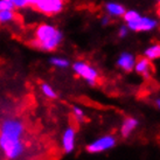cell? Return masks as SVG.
Segmentation results:
<instances>
[{"label": "cell", "instance_id": "7c38bea8", "mask_svg": "<svg viewBox=\"0 0 160 160\" xmlns=\"http://www.w3.org/2000/svg\"><path fill=\"white\" fill-rule=\"evenodd\" d=\"M49 63L58 69H67L70 67V61L62 56H52L49 58Z\"/></svg>", "mask_w": 160, "mask_h": 160}, {"label": "cell", "instance_id": "2e32d148", "mask_svg": "<svg viewBox=\"0 0 160 160\" xmlns=\"http://www.w3.org/2000/svg\"><path fill=\"white\" fill-rule=\"evenodd\" d=\"M72 115H74V118H75L77 122H83L85 119V113L84 110L82 108L77 107V105H74L72 107Z\"/></svg>", "mask_w": 160, "mask_h": 160}, {"label": "cell", "instance_id": "e0dca14e", "mask_svg": "<svg viewBox=\"0 0 160 160\" xmlns=\"http://www.w3.org/2000/svg\"><path fill=\"white\" fill-rule=\"evenodd\" d=\"M140 14L138 13L137 11H134V9H126L125 11V13L123 14V18H124L125 22H131V21H133L134 19H137Z\"/></svg>", "mask_w": 160, "mask_h": 160}, {"label": "cell", "instance_id": "8fae6325", "mask_svg": "<svg viewBox=\"0 0 160 160\" xmlns=\"http://www.w3.org/2000/svg\"><path fill=\"white\" fill-rule=\"evenodd\" d=\"M138 126V120L134 119V118H126L124 120V123L122 124V128H120V134L123 137H129L130 134L133 132L136 128Z\"/></svg>", "mask_w": 160, "mask_h": 160}, {"label": "cell", "instance_id": "ffe728a7", "mask_svg": "<svg viewBox=\"0 0 160 160\" xmlns=\"http://www.w3.org/2000/svg\"><path fill=\"white\" fill-rule=\"evenodd\" d=\"M129 28H128V26H123V27H120L119 28V31H118V36L119 38H126V35L129 34Z\"/></svg>", "mask_w": 160, "mask_h": 160}, {"label": "cell", "instance_id": "30bf717a", "mask_svg": "<svg viewBox=\"0 0 160 160\" xmlns=\"http://www.w3.org/2000/svg\"><path fill=\"white\" fill-rule=\"evenodd\" d=\"M105 11L109 17H115V18H119V17H123V14L125 13V7L123 5L118 4V2H113V1H110L105 5Z\"/></svg>", "mask_w": 160, "mask_h": 160}, {"label": "cell", "instance_id": "3957f363", "mask_svg": "<svg viewBox=\"0 0 160 160\" xmlns=\"http://www.w3.org/2000/svg\"><path fill=\"white\" fill-rule=\"evenodd\" d=\"M71 67H72V70H74L76 75L81 77L82 80H84L90 85H95L97 83L98 78H99L98 70L88 62H85V61H76V62L72 63Z\"/></svg>", "mask_w": 160, "mask_h": 160}, {"label": "cell", "instance_id": "cb8c5ba5", "mask_svg": "<svg viewBox=\"0 0 160 160\" xmlns=\"http://www.w3.org/2000/svg\"><path fill=\"white\" fill-rule=\"evenodd\" d=\"M158 17L160 18V6H159V8H158Z\"/></svg>", "mask_w": 160, "mask_h": 160}, {"label": "cell", "instance_id": "603a6c76", "mask_svg": "<svg viewBox=\"0 0 160 160\" xmlns=\"http://www.w3.org/2000/svg\"><path fill=\"white\" fill-rule=\"evenodd\" d=\"M156 105L160 109V98H158V99H156Z\"/></svg>", "mask_w": 160, "mask_h": 160}, {"label": "cell", "instance_id": "5b68a950", "mask_svg": "<svg viewBox=\"0 0 160 160\" xmlns=\"http://www.w3.org/2000/svg\"><path fill=\"white\" fill-rule=\"evenodd\" d=\"M126 26L130 31L133 32H151L158 26V22L153 18L139 15L137 19H134L133 21L126 23Z\"/></svg>", "mask_w": 160, "mask_h": 160}, {"label": "cell", "instance_id": "5bb4252c", "mask_svg": "<svg viewBox=\"0 0 160 160\" xmlns=\"http://www.w3.org/2000/svg\"><path fill=\"white\" fill-rule=\"evenodd\" d=\"M40 91H41V93H42L46 98H48V99H56V98H58V92H56V90L54 89L49 83H46V82L41 83Z\"/></svg>", "mask_w": 160, "mask_h": 160}, {"label": "cell", "instance_id": "9a60e30c", "mask_svg": "<svg viewBox=\"0 0 160 160\" xmlns=\"http://www.w3.org/2000/svg\"><path fill=\"white\" fill-rule=\"evenodd\" d=\"M15 20L14 9H4L0 11V25H7Z\"/></svg>", "mask_w": 160, "mask_h": 160}, {"label": "cell", "instance_id": "ba28073f", "mask_svg": "<svg viewBox=\"0 0 160 160\" xmlns=\"http://www.w3.org/2000/svg\"><path fill=\"white\" fill-rule=\"evenodd\" d=\"M136 63V58L131 53H122L117 60V66L124 71H132Z\"/></svg>", "mask_w": 160, "mask_h": 160}, {"label": "cell", "instance_id": "7402d4cb", "mask_svg": "<svg viewBox=\"0 0 160 160\" xmlns=\"http://www.w3.org/2000/svg\"><path fill=\"white\" fill-rule=\"evenodd\" d=\"M40 0H28V6H32V7H35L36 4L39 2Z\"/></svg>", "mask_w": 160, "mask_h": 160}, {"label": "cell", "instance_id": "9c48e42d", "mask_svg": "<svg viewBox=\"0 0 160 160\" xmlns=\"http://www.w3.org/2000/svg\"><path fill=\"white\" fill-rule=\"evenodd\" d=\"M133 69L144 77H148L152 70V63L148 58L142 56V58H139L138 60H136Z\"/></svg>", "mask_w": 160, "mask_h": 160}, {"label": "cell", "instance_id": "52a82bcc", "mask_svg": "<svg viewBox=\"0 0 160 160\" xmlns=\"http://www.w3.org/2000/svg\"><path fill=\"white\" fill-rule=\"evenodd\" d=\"M61 146L64 153H71L75 150L76 146V130L72 126H68L63 131L62 138H61Z\"/></svg>", "mask_w": 160, "mask_h": 160}, {"label": "cell", "instance_id": "d6986e66", "mask_svg": "<svg viewBox=\"0 0 160 160\" xmlns=\"http://www.w3.org/2000/svg\"><path fill=\"white\" fill-rule=\"evenodd\" d=\"M4 9H14L13 4L9 0H0V11Z\"/></svg>", "mask_w": 160, "mask_h": 160}, {"label": "cell", "instance_id": "277c9868", "mask_svg": "<svg viewBox=\"0 0 160 160\" xmlns=\"http://www.w3.org/2000/svg\"><path fill=\"white\" fill-rule=\"evenodd\" d=\"M64 7V0H40L34 8L45 15H56Z\"/></svg>", "mask_w": 160, "mask_h": 160}, {"label": "cell", "instance_id": "6da1fadb", "mask_svg": "<svg viewBox=\"0 0 160 160\" xmlns=\"http://www.w3.org/2000/svg\"><path fill=\"white\" fill-rule=\"evenodd\" d=\"M26 126L20 118L7 117L0 123V151L6 159L18 160L25 153Z\"/></svg>", "mask_w": 160, "mask_h": 160}, {"label": "cell", "instance_id": "44dd1931", "mask_svg": "<svg viewBox=\"0 0 160 160\" xmlns=\"http://www.w3.org/2000/svg\"><path fill=\"white\" fill-rule=\"evenodd\" d=\"M109 23H110V18H109V17H104V18L102 19V25L103 26H107Z\"/></svg>", "mask_w": 160, "mask_h": 160}, {"label": "cell", "instance_id": "4fadbf2b", "mask_svg": "<svg viewBox=\"0 0 160 160\" xmlns=\"http://www.w3.org/2000/svg\"><path fill=\"white\" fill-rule=\"evenodd\" d=\"M144 56L148 58L150 61L160 58V43H154V45H151L150 47H147L145 53H144Z\"/></svg>", "mask_w": 160, "mask_h": 160}, {"label": "cell", "instance_id": "ac0fdd59", "mask_svg": "<svg viewBox=\"0 0 160 160\" xmlns=\"http://www.w3.org/2000/svg\"><path fill=\"white\" fill-rule=\"evenodd\" d=\"M14 6V9H23L28 7V0H9Z\"/></svg>", "mask_w": 160, "mask_h": 160}, {"label": "cell", "instance_id": "7a4b0ae2", "mask_svg": "<svg viewBox=\"0 0 160 160\" xmlns=\"http://www.w3.org/2000/svg\"><path fill=\"white\" fill-rule=\"evenodd\" d=\"M63 33L52 23H41L35 28L34 36L31 40V46L41 52H54L61 46Z\"/></svg>", "mask_w": 160, "mask_h": 160}, {"label": "cell", "instance_id": "8992f818", "mask_svg": "<svg viewBox=\"0 0 160 160\" xmlns=\"http://www.w3.org/2000/svg\"><path fill=\"white\" fill-rule=\"evenodd\" d=\"M116 145V138L113 136H103L98 138L87 146V151L89 153H102L110 150Z\"/></svg>", "mask_w": 160, "mask_h": 160}, {"label": "cell", "instance_id": "d4e9b609", "mask_svg": "<svg viewBox=\"0 0 160 160\" xmlns=\"http://www.w3.org/2000/svg\"><path fill=\"white\" fill-rule=\"evenodd\" d=\"M158 2H159V5H160V0H158Z\"/></svg>", "mask_w": 160, "mask_h": 160}]
</instances>
